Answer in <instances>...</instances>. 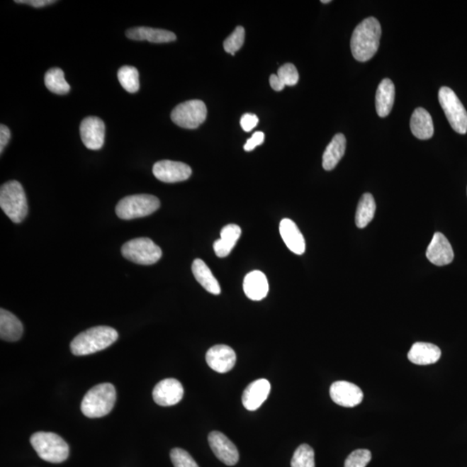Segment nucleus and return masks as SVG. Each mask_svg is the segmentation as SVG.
<instances>
[{
    "label": "nucleus",
    "instance_id": "f257e3e1",
    "mask_svg": "<svg viewBox=\"0 0 467 467\" xmlns=\"http://www.w3.org/2000/svg\"><path fill=\"white\" fill-rule=\"evenodd\" d=\"M382 28L378 19L365 18L353 31L351 50L353 57L359 62H367L378 52Z\"/></svg>",
    "mask_w": 467,
    "mask_h": 467
},
{
    "label": "nucleus",
    "instance_id": "f03ea898",
    "mask_svg": "<svg viewBox=\"0 0 467 467\" xmlns=\"http://www.w3.org/2000/svg\"><path fill=\"white\" fill-rule=\"evenodd\" d=\"M118 337L116 330L101 325L80 333L74 337L70 348L74 355H90L105 350L116 342Z\"/></svg>",
    "mask_w": 467,
    "mask_h": 467
},
{
    "label": "nucleus",
    "instance_id": "7ed1b4c3",
    "mask_svg": "<svg viewBox=\"0 0 467 467\" xmlns=\"http://www.w3.org/2000/svg\"><path fill=\"white\" fill-rule=\"evenodd\" d=\"M116 401V391L111 383H101L93 387L82 399V414L89 418H100L112 411Z\"/></svg>",
    "mask_w": 467,
    "mask_h": 467
},
{
    "label": "nucleus",
    "instance_id": "20e7f679",
    "mask_svg": "<svg viewBox=\"0 0 467 467\" xmlns=\"http://www.w3.org/2000/svg\"><path fill=\"white\" fill-rule=\"evenodd\" d=\"M0 207L11 221L19 223L28 213V203L22 184L18 181L4 184L0 189Z\"/></svg>",
    "mask_w": 467,
    "mask_h": 467
},
{
    "label": "nucleus",
    "instance_id": "39448f33",
    "mask_svg": "<svg viewBox=\"0 0 467 467\" xmlns=\"http://www.w3.org/2000/svg\"><path fill=\"white\" fill-rule=\"evenodd\" d=\"M30 444L39 457L50 463H62L68 458L69 445L58 434L38 432L31 435Z\"/></svg>",
    "mask_w": 467,
    "mask_h": 467
},
{
    "label": "nucleus",
    "instance_id": "423d86ee",
    "mask_svg": "<svg viewBox=\"0 0 467 467\" xmlns=\"http://www.w3.org/2000/svg\"><path fill=\"white\" fill-rule=\"evenodd\" d=\"M160 202L152 195L140 194L128 196L120 200L116 206L118 217L132 220L147 217L158 210Z\"/></svg>",
    "mask_w": 467,
    "mask_h": 467
},
{
    "label": "nucleus",
    "instance_id": "0eeeda50",
    "mask_svg": "<svg viewBox=\"0 0 467 467\" xmlns=\"http://www.w3.org/2000/svg\"><path fill=\"white\" fill-rule=\"evenodd\" d=\"M123 256L140 265H152L162 257V250L149 238H137L125 242L121 248Z\"/></svg>",
    "mask_w": 467,
    "mask_h": 467
},
{
    "label": "nucleus",
    "instance_id": "6e6552de",
    "mask_svg": "<svg viewBox=\"0 0 467 467\" xmlns=\"http://www.w3.org/2000/svg\"><path fill=\"white\" fill-rule=\"evenodd\" d=\"M439 101L454 130L466 135L467 112L456 94L449 88L442 87L439 91Z\"/></svg>",
    "mask_w": 467,
    "mask_h": 467
},
{
    "label": "nucleus",
    "instance_id": "1a4fd4ad",
    "mask_svg": "<svg viewBox=\"0 0 467 467\" xmlns=\"http://www.w3.org/2000/svg\"><path fill=\"white\" fill-rule=\"evenodd\" d=\"M207 117V108L200 100H191L180 103L172 110L171 118L179 127L186 129H196L205 123Z\"/></svg>",
    "mask_w": 467,
    "mask_h": 467
},
{
    "label": "nucleus",
    "instance_id": "9d476101",
    "mask_svg": "<svg viewBox=\"0 0 467 467\" xmlns=\"http://www.w3.org/2000/svg\"><path fill=\"white\" fill-rule=\"evenodd\" d=\"M152 172L157 179L164 183L186 181L190 178L192 170L188 164L171 160H161L154 164Z\"/></svg>",
    "mask_w": 467,
    "mask_h": 467
},
{
    "label": "nucleus",
    "instance_id": "9b49d317",
    "mask_svg": "<svg viewBox=\"0 0 467 467\" xmlns=\"http://www.w3.org/2000/svg\"><path fill=\"white\" fill-rule=\"evenodd\" d=\"M106 127L100 118L89 116L81 121L80 133L82 142L89 150H100L105 141Z\"/></svg>",
    "mask_w": 467,
    "mask_h": 467
},
{
    "label": "nucleus",
    "instance_id": "f8f14e48",
    "mask_svg": "<svg viewBox=\"0 0 467 467\" xmlns=\"http://www.w3.org/2000/svg\"><path fill=\"white\" fill-rule=\"evenodd\" d=\"M330 395L337 405L345 407L358 406L364 398L362 390L356 384L347 381L333 383L330 388Z\"/></svg>",
    "mask_w": 467,
    "mask_h": 467
},
{
    "label": "nucleus",
    "instance_id": "ddd939ff",
    "mask_svg": "<svg viewBox=\"0 0 467 467\" xmlns=\"http://www.w3.org/2000/svg\"><path fill=\"white\" fill-rule=\"evenodd\" d=\"M209 444L215 456L227 466H235L239 461L237 446L221 432H211L208 437Z\"/></svg>",
    "mask_w": 467,
    "mask_h": 467
},
{
    "label": "nucleus",
    "instance_id": "4468645a",
    "mask_svg": "<svg viewBox=\"0 0 467 467\" xmlns=\"http://www.w3.org/2000/svg\"><path fill=\"white\" fill-rule=\"evenodd\" d=\"M184 387L179 380L167 378L160 381L152 391V398L159 406L170 407L181 401Z\"/></svg>",
    "mask_w": 467,
    "mask_h": 467
},
{
    "label": "nucleus",
    "instance_id": "2eb2a0df",
    "mask_svg": "<svg viewBox=\"0 0 467 467\" xmlns=\"http://www.w3.org/2000/svg\"><path fill=\"white\" fill-rule=\"evenodd\" d=\"M206 362L212 370L218 373H227L234 368L237 362V355L233 349L227 345L218 344L207 351Z\"/></svg>",
    "mask_w": 467,
    "mask_h": 467
},
{
    "label": "nucleus",
    "instance_id": "dca6fc26",
    "mask_svg": "<svg viewBox=\"0 0 467 467\" xmlns=\"http://www.w3.org/2000/svg\"><path fill=\"white\" fill-rule=\"evenodd\" d=\"M427 258L435 266H446L453 261L454 254L452 246L444 235L437 232L427 247Z\"/></svg>",
    "mask_w": 467,
    "mask_h": 467
},
{
    "label": "nucleus",
    "instance_id": "f3484780",
    "mask_svg": "<svg viewBox=\"0 0 467 467\" xmlns=\"http://www.w3.org/2000/svg\"><path fill=\"white\" fill-rule=\"evenodd\" d=\"M270 390V383L266 379H258L251 383L243 392V406L249 411L258 410L268 399Z\"/></svg>",
    "mask_w": 467,
    "mask_h": 467
},
{
    "label": "nucleus",
    "instance_id": "a211bd4d",
    "mask_svg": "<svg viewBox=\"0 0 467 467\" xmlns=\"http://www.w3.org/2000/svg\"><path fill=\"white\" fill-rule=\"evenodd\" d=\"M280 233L285 244L293 253L303 254L305 251V242L296 223L291 219L285 218L280 223Z\"/></svg>",
    "mask_w": 467,
    "mask_h": 467
},
{
    "label": "nucleus",
    "instance_id": "6ab92c4d",
    "mask_svg": "<svg viewBox=\"0 0 467 467\" xmlns=\"http://www.w3.org/2000/svg\"><path fill=\"white\" fill-rule=\"evenodd\" d=\"M243 290L249 299L254 301L261 300L268 296L269 291L268 278L261 271H253L245 276Z\"/></svg>",
    "mask_w": 467,
    "mask_h": 467
},
{
    "label": "nucleus",
    "instance_id": "aec40b11",
    "mask_svg": "<svg viewBox=\"0 0 467 467\" xmlns=\"http://www.w3.org/2000/svg\"><path fill=\"white\" fill-rule=\"evenodd\" d=\"M125 36L132 40L148 41L156 44H164L176 40V37L171 31L150 28V27H135L127 30Z\"/></svg>",
    "mask_w": 467,
    "mask_h": 467
},
{
    "label": "nucleus",
    "instance_id": "412c9836",
    "mask_svg": "<svg viewBox=\"0 0 467 467\" xmlns=\"http://www.w3.org/2000/svg\"><path fill=\"white\" fill-rule=\"evenodd\" d=\"M441 349L437 345L423 342L412 345L410 352L407 353V359L410 362L417 365L435 364L441 359Z\"/></svg>",
    "mask_w": 467,
    "mask_h": 467
},
{
    "label": "nucleus",
    "instance_id": "4be33fe9",
    "mask_svg": "<svg viewBox=\"0 0 467 467\" xmlns=\"http://www.w3.org/2000/svg\"><path fill=\"white\" fill-rule=\"evenodd\" d=\"M412 133L420 140H429L434 135V123L430 113L423 108H416L411 116Z\"/></svg>",
    "mask_w": 467,
    "mask_h": 467
},
{
    "label": "nucleus",
    "instance_id": "5701e85b",
    "mask_svg": "<svg viewBox=\"0 0 467 467\" xmlns=\"http://www.w3.org/2000/svg\"><path fill=\"white\" fill-rule=\"evenodd\" d=\"M23 327L21 321L14 314L0 310V337L2 340L15 342L21 339Z\"/></svg>",
    "mask_w": 467,
    "mask_h": 467
},
{
    "label": "nucleus",
    "instance_id": "b1692460",
    "mask_svg": "<svg viewBox=\"0 0 467 467\" xmlns=\"http://www.w3.org/2000/svg\"><path fill=\"white\" fill-rule=\"evenodd\" d=\"M395 103V85L386 78L378 86L376 94V109L380 117L390 115Z\"/></svg>",
    "mask_w": 467,
    "mask_h": 467
},
{
    "label": "nucleus",
    "instance_id": "393cba45",
    "mask_svg": "<svg viewBox=\"0 0 467 467\" xmlns=\"http://www.w3.org/2000/svg\"><path fill=\"white\" fill-rule=\"evenodd\" d=\"M241 227L237 225H229L223 227L221 231V238L214 242V251L220 258L229 256L231 251L241 237Z\"/></svg>",
    "mask_w": 467,
    "mask_h": 467
},
{
    "label": "nucleus",
    "instance_id": "a878e982",
    "mask_svg": "<svg viewBox=\"0 0 467 467\" xmlns=\"http://www.w3.org/2000/svg\"><path fill=\"white\" fill-rule=\"evenodd\" d=\"M347 148V139L342 133H337L328 145L323 154V168L332 171L343 158Z\"/></svg>",
    "mask_w": 467,
    "mask_h": 467
},
{
    "label": "nucleus",
    "instance_id": "bb28decb",
    "mask_svg": "<svg viewBox=\"0 0 467 467\" xmlns=\"http://www.w3.org/2000/svg\"><path fill=\"white\" fill-rule=\"evenodd\" d=\"M192 272H193L196 280L206 291L215 294V296L221 293V288H220L217 278L212 274L209 266L201 259H196L193 261Z\"/></svg>",
    "mask_w": 467,
    "mask_h": 467
},
{
    "label": "nucleus",
    "instance_id": "cd10ccee",
    "mask_svg": "<svg viewBox=\"0 0 467 467\" xmlns=\"http://www.w3.org/2000/svg\"><path fill=\"white\" fill-rule=\"evenodd\" d=\"M376 212V202L373 196L365 193L361 198L356 212V225L359 229L368 226L374 218Z\"/></svg>",
    "mask_w": 467,
    "mask_h": 467
},
{
    "label": "nucleus",
    "instance_id": "c85d7f7f",
    "mask_svg": "<svg viewBox=\"0 0 467 467\" xmlns=\"http://www.w3.org/2000/svg\"><path fill=\"white\" fill-rule=\"evenodd\" d=\"M45 84L50 92L57 95H66L70 91V86L65 80L61 69L52 68L45 73Z\"/></svg>",
    "mask_w": 467,
    "mask_h": 467
},
{
    "label": "nucleus",
    "instance_id": "c756f323",
    "mask_svg": "<svg viewBox=\"0 0 467 467\" xmlns=\"http://www.w3.org/2000/svg\"><path fill=\"white\" fill-rule=\"evenodd\" d=\"M118 79L125 90L135 94L140 89V76L138 69L133 66H123L117 74Z\"/></svg>",
    "mask_w": 467,
    "mask_h": 467
},
{
    "label": "nucleus",
    "instance_id": "7c9ffc66",
    "mask_svg": "<svg viewBox=\"0 0 467 467\" xmlns=\"http://www.w3.org/2000/svg\"><path fill=\"white\" fill-rule=\"evenodd\" d=\"M315 454L312 446L302 444L293 454L291 467H315Z\"/></svg>",
    "mask_w": 467,
    "mask_h": 467
},
{
    "label": "nucleus",
    "instance_id": "2f4dec72",
    "mask_svg": "<svg viewBox=\"0 0 467 467\" xmlns=\"http://www.w3.org/2000/svg\"><path fill=\"white\" fill-rule=\"evenodd\" d=\"M244 41L245 30L242 26H237L233 33L225 39L223 43V48L227 53L235 56V53L242 48Z\"/></svg>",
    "mask_w": 467,
    "mask_h": 467
},
{
    "label": "nucleus",
    "instance_id": "473e14b6",
    "mask_svg": "<svg viewBox=\"0 0 467 467\" xmlns=\"http://www.w3.org/2000/svg\"><path fill=\"white\" fill-rule=\"evenodd\" d=\"M372 454L367 449L355 450L347 457L344 467H366L371 461Z\"/></svg>",
    "mask_w": 467,
    "mask_h": 467
},
{
    "label": "nucleus",
    "instance_id": "72a5a7b5",
    "mask_svg": "<svg viewBox=\"0 0 467 467\" xmlns=\"http://www.w3.org/2000/svg\"><path fill=\"white\" fill-rule=\"evenodd\" d=\"M277 76L285 86H294L299 81V72L292 64L282 65L278 69Z\"/></svg>",
    "mask_w": 467,
    "mask_h": 467
},
{
    "label": "nucleus",
    "instance_id": "f704fd0d",
    "mask_svg": "<svg viewBox=\"0 0 467 467\" xmlns=\"http://www.w3.org/2000/svg\"><path fill=\"white\" fill-rule=\"evenodd\" d=\"M171 460L174 467H199L191 454L181 449L171 451Z\"/></svg>",
    "mask_w": 467,
    "mask_h": 467
},
{
    "label": "nucleus",
    "instance_id": "c9c22d12",
    "mask_svg": "<svg viewBox=\"0 0 467 467\" xmlns=\"http://www.w3.org/2000/svg\"><path fill=\"white\" fill-rule=\"evenodd\" d=\"M259 123L258 117L253 113H245L241 118V127L245 132L252 131Z\"/></svg>",
    "mask_w": 467,
    "mask_h": 467
},
{
    "label": "nucleus",
    "instance_id": "e433bc0d",
    "mask_svg": "<svg viewBox=\"0 0 467 467\" xmlns=\"http://www.w3.org/2000/svg\"><path fill=\"white\" fill-rule=\"evenodd\" d=\"M265 135L262 132H256L254 133L252 137L250 139L247 140L246 144L244 145V150L246 152L253 151L254 149H256L258 146L264 142Z\"/></svg>",
    "mask_w": 467,
    "mask_h": 467
},
{
    "label": "nucleus",
    "instance_id": "4c0bfd02",
    "mask_svg": "<svg viewBox=\"0 0 467 467\" xmlns=\"http://www.w3.org/2000/svg\"><path fill=\"white\" fill-rule=\"evenodd\" d=\"M11 139L10 129L6 125L1 124L0 125V152L3 154L4 149L6 148L7 144L9 143Z\"/></svg>",
    "mask_w": 467,
    "mask_h": 467
},
{
    "label": "nucleus",
    "instance_id": "58836bf2",
    "mask_svg": "<svg viewBox=\"0 0 467 467\" xmlns=\"http://www.w3.org/2000/svg\"><path fill=\"white\" fill-rule=\"evenodd\" d=\"M15 2L18 4H26V5L40 8L52 5V4L56 3L57 1H54V0H16Z\"/></svg>",
    "mask_w": 467,
    "mask_h": 467
},
{
    "label": "nucleus",
    "instance_id": "ea45409f",
    "mask_svg": "<svg viewBox=\"0 0 467 467\" xmlns=\"http://www.w3.org/2000/svg\"><path fill=\"white\" fill-rule=\"evenodd\" d=\"M269 82H270V86L271 88H272L274 90H276V91H281V90H283L286 86L283 84V82H282L280 80V78L278 77L277 74H271L270 78H269Z\"/></svg>",
    "mask_w": 467,
    "mask_h": 467
},
{
    "label": "nucleus",
    "instance_id": "a19ab883",
    "mask_svg": "<svg viewBox=\"0 0 467 467\" xmlns=\"http://www.w3.org/2000/svg\"><path fill=\"white\" fill-rule=\"evenodd\" d=\"M331 2H332L331 0H325H325H322V1H321V3H323V4H328V3H331Z\"/></svg>",
    "mask_w": 467,
    "mask_h": 467
}]
</instances>
